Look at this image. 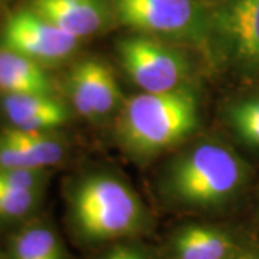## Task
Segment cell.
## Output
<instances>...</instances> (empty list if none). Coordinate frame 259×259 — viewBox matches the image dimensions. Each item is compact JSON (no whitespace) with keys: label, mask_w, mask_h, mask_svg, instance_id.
Segmentation results:
<instances>
[{"label":"cell","mask_w":259,"mask_h":259,"mask_svg":"<svg viewBox=\"0 0 259 259\" xmlns=\"http://www.w3.org/2000/svg\"><path fill=\"white\" fill-rule=\"evenodd\" d=\"M248 180L249 168L229 146L206 140L167 161L158 179V192L173 209L210 213L231 206Z\"/></svg>","instance_id":"obj_1"},{"label":"cell","mask_w":259,"mask_h":259,"mask_svg":"<svg viewBox=\"0 0 259 259\" xmlns=\"http://www.w3.org/2000/svg\"><path fill=\"white\" fill-rule=\"evenodd\" d=\"M66 216L74 236L83 245L121 242L151 226L140 194L110 171L87 173L68 187Z\"/></svg>","instance_id":"obj_2"},{"label":"cell","mask_w":259,"mask_h":259,"mask_svg":"<svg viewBox=\"0 0 259 259\" xmlns=\"http://www.w3.org/2000/svg\"><path fill=\"white\" fill-rule=\"evenodd\" d=\"M199 102L187 88L141 93L121 104L115 133L122 150L150 160L189 139L199 127Z\"/></svg>","instance_id":"obj_3"},{"label":"cell","mask_w":259,"mask_h":259,"mask_svg":"<svg viewBox=\"0 0 259 259\" xmlns=\"http://www.w3.org/2000/svg\"><path fill=\"white\" fill-rule=\"evenodd\" d=\"M120 64L143 93H167L183 88L189 76L185 55L163 39L139 33L117 45Z\"/></svg>","instance_id":"obj_4"},{"label":"cell","mask_w":259,"mask_h":259,"mask_svg":"<svg viewBox=\"0 0 259 259\" xmlns=\"http://www.w3.org/2000/svg\"><path fill=\"white\" fill-rule=\"evenodd\" d=\"M121 23L139 33L203 44L209 25L194 0H112Z\"/></svg>","instance_id":"obj_5"},{"label":"cell","mask_w":259,"mask_h":259,"mask_svg":"<svg viewBox=\"0 0 259 259\" xmlns=\"http://www.w3.org/2000/svg\"><path fill=\"white\" fill-rule=\"evenodd\" d=\"M78 40L32 9L12 13L2 32V47L39 64H52L72 55Z\"/></svg>","instance_id":"obj_6"},{"label":"cell","mask_w":259,"mask_h":259,"mask_svg":"<svg viewBox=\"0 0 259 259\" xmlns=\"http://www.w3.org/2000/svg\"><path fill=\"white\" fill-rule=\"evenodd\" d=\"M212 30L225 56L243 71L259 74V0H226Z\"/></svg>","instance_id":"obj_7"},{"label":"cell","mask_w":259,"mask_h":259,"mask_svg":"<svg viewBox=\"0 0 259 259\" xmlns=\"http://www.w3.org/2000/svg\"><path fill=\"white\" fill-rule=\"evenodd\" d=\"M66 91L75 111L91 121L110 117L121 101L120 85L112 68L97 58L75 65L66 79Z\"/></svg>","instance_id":"obj_8"},{"label":"cell","mask_w":259,"mask_h":259,"mask_svg":"<svg viewBox=\"0 0 259 259\" xmlns=\"http://www.w3.org/2000/svg\"><path fill=\"white\" fill-rule=\"evenodd\" d=\"M65 144L51 131L10 127L0 133V167L47 170L65 157Z\"/></svg>","instance_id":"obj_9"},{"label":"cell","mask_w":259,"mask_h":259,"mask_svg":"<svg viewBox=\"0 0 259 259\" xmlns=\"http://www.w3.org/2000/svg\"><path fill=\"white\" fill-rule=\"evenodd\" d=\"M231 231L209 223H187L171 233L167 259H232L242 249Z\"/></svg>","instance_id":"obj_10"},{"label":"cell","mask_w":259,"mask_h":259,"mask_svg":"<svg viewBox=\"0 0 259 259\" xmlns=\"http://www.w3.org/2000/svg\"><path fill=\"white\" fill-rule=\"evenodd\" d=\"M2 107L12 127L30 131H52L69 118L64 102L54 94H6Z\"/></svg>","instance_id":"obj_11"},{"label":"cell","mask_w":259,"mask_h":259,"mask_svg":"<svg viewBox=\"0 0 259 259\" xmlns=\"http://www.w3.org/2000/svg\"><path fill=\"white\" fill-rule=\"evenodd\" d=\"M30 9L78 39L98 33L108 18L102 0H32Z\"/></svg>","instance_id":"obj_12"},{"label":"cell","mask_w":259,"mask_h":259,"mask_svg":"<svg viewBox=\"0 0 259 259\" xmlns=\"http://www.w3.org/2000/svg\"><path fill=\"white\" fill-rule=\"evenodd\" d=\"M0 93L6 94H54V83L42 64L0 48Z\"/></svg>","instance_id":"obj_13"},{"label":"cell","mask_w":259,"mask_h":259,"mask_svg":"<svg viewBox=\"0 0 259 259\" xmlns=\"http://www.w3.org/2000/svg\"><path fill=\"white\" fill-rule=\"evenodd\" d=\"M8 259H65V250L52 226L29 222L10 236Z\"/></svg>","instance_id":"obj_14"},{"label":"cell","mask_w":259,"mask_h":259,"mask_svg":"<svg viewBox=\"0 0 259 259\" xmlns=\"http://www.w3.org/2000/svg\"><path fill=\"white\" fill-rule=\"evenodd\" d=\"M225 117L236 139L248 147L259 148V94L232 102Z\"/></svg>","instance_id":"obj_15"},{"label":"cell","mask_w":259,"mask_h":259,"mask_svg":"<svg viewBox=\"0 0 259 259\" xmlns=\"http://www.w3.org/2000/svg\"><path fill=\"white\" fill-rule=\"evenodd\" d=\"M44 190L16 189L0 182V222L16 223L28 221L36 212Z\"/></svg>","instance_id":"obj_16"},{"label":"cell","mask_w":259,"mask_h":259,"mask_svg":"<svg viewBox=\"0 0 259 259\" xmlns=\"http://www.w3.org/2000/svg\"><path fill=\"white\" fill-rule=\"evenodd\" d=\"M98 259H158L146 248L136 243L118 242L112 248L104 252Z\"/></svg>","instance_id":"obj_17"},{"label":"cell","mask_w":259,"mask_h":259,"mask_svg":"<svg viewBox=\"0 0 259 259\" xmlns=\"http://www.w3.org/2000/svg\"><path fill=\"white\" fill-rule=\"evenodd\" d=\"M232 259H259V253L246 249V248H242Z\"/></svg>","instance_id":"obj_18"},{"label":"cell","mask_w":259,"mask_h":259,"mask_svg":"<svg viewBox=\"0 0 259 259\" xmlns=\"http://www.w3.org/2000/svg\"><path fill=\"white\" fill-rule=\"evenodd\" d=\"M0 259H8V255H5L2 249H0Z\"/></svg>","instance_id":"obj_19"}]
</instances>
